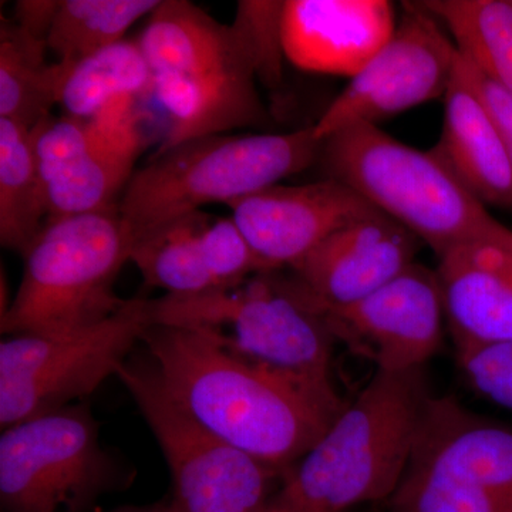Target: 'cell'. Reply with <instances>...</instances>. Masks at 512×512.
I'll return each instance as SVG.
<instances>
[{"instance_id":"cell-7","label":"cell","mask_w":512,"mask_h":512,"mask_svg":"<svg viewBox=\"0 0 512 512\" xmlns=\"http://www.w3.org/2000/svg\"><path fill=\"white\" fill-rule=\"evenodd\" d=\"M133 244L117 207L47 220L22 255V282L2 312V335L67 332L116 315L127 299L114 285Z\"/></svg>"},{"instance_id":"cell-11","label":"cell","mask_w":512,"mask_h":512,"mask_svg":"<svg viewBox=\"0 0 512 512\" xmlns=\"http://www.w3.org/2000/svg\"><path fill=\"white\" fill-rule=\"evenodd\" d=\"M458 49L436 18L403 3L389 42L312 124L316 140L357 126L390 119L429 101L444 99L453 82Z\"/></svg>"},{"instance_id":"cell-27","label":"cell","mask_w":512,"mask_h":512,"mask_svg":"<svg viewBox=\"0 0 512 512\" xmlns=\"http://www.w3.org/2000/svg\"><path fill=\"white\" fill-rule=\"evenodd\" d=\"M284 5L278 0H242L232 23L247 49L256 80L266 87L279 86L284 74Z\"/></svg>"},{"instance_id":"cell-3","label":"cell","mask_w":512,"mask_h":512,"mask_svg":"<svg viewBox=\"0 0 512 512\" xmlns=\"http://www.w3.org/2000/svg\"><path fill=\"white\" fill-rule=\"evenodd\" d=\"M150 325L194 330L229 355L316 392L339 396L332 382L336 340L325 309L279 271L197 295L143 299Z\"/></svg>"},{"instance_id":"cell-15","label":"cell","mask_w":512,"mask_h":512,"mask_svg":"<svg viewBox=\"0 0 512 512\" xmlns=\"http://www.w3.org/2000/svg\"><path fill=\"white\" fill-rule=\"evenodd\" d=\"M397 22L387 0H288L286 60L303 72L353 79L389 42Z\"/></svg>"},{"instance_id":"cell-17","label":"cell","mask_w":512,"mask_h":512,"mask_svg":"<svg viewBox=\"0 0 512 512\" xmlns=\"http://www.w3.org/2000/svg\"><path fill=\"white\" fill-rule=\"evenodd\" d=\"M407 468L512 494V427L433 396Z\"/></svg>"},{"instance_id":"cell-12","label":"cell","mask_w":512,"mask_h":512,"mask_svg":"<svg viewBox=\"0 0 512 512\" xmlns=\"http://www.w3.org/2000/svg\"><path fill=\"white\" fill-rule=\"evenodd\" d=\"M322 306L336 340L384 372L426 366L447 326L439 275L419 262L362 301Z\"/></svg>"},{"instance_id":"cell-16","label":"cell","mask_w":512,"mask_h":512,"mask_svg":"<svg viewBox=\"0 0 512 512\" xmlns=\"http://www.w3.org/2000/svg\"><path fill=\"white\" fill-rule=\"evenodd\" d=\"M437 259L454 346L512 342V229L458 245Z\"/></svg>"},{"instance_id":"cell-24","label":"cell","mask_w":512,"mask_h":512,"mask_svg":"<svg viewBox=\"0 0 512 512\" xmlns=\"http://www.w3.org/2000/svg\"><path fill=\"white\" fill-rule=\"evenodd\" d=\"M447 30L458 52L512 94L511 0H421Z\"/></svg>"},{"instance_id":"cell-23","label":"cell","mask_w":512,"mask_h":512,"mask_svg":"<svg viewBox=\"0 0 512 512\" xmlns=\"http://www.w3.org/2000/svg\"><path fill=\"white\" fill-rule=\"evenodd\" d=\"M47 218L45 187L28 127L0 119V242L25 254Z\"/></svg>"},{"instance_id":"cell-10","label":"cell","mask_w":512,"mask_h":512,"mask_svg":"<svg viewBox=\"0 0 512 512\" xmlns=\"http://www.w3.org/2000/svg\"><path fill=\"white\" fill-rule=\"evenodd\" d=\"M128 474L104 450L90 404L74 403L3 430L0 501L5 512H87Z\"/></svg>"},{"instance_id":"cell-33","label":"cell","mask_w":512,"mask_h":512,"mask_svg":"<svg viewBox=\"0 0 512 512\" xmlns=\"http://www.w3.org/2000/svg\"><path fill=\"white\" fill-rule=\"evenodd\" d=\"M511 3H512V0H511Z\"/></svg>"},{"instance_id":"cell-6","label":"cell","mask_w":512,"mask_h":512,"mask_svg":"<svg viewBox=\"0 0 512 512\" xmlns=\"http://www.w3.org/2000/svg\"><path fill=\"white\" fill-rule=\"evenodd\" d=\"M312 126L291 133L217 134L158 150L138 168L117 210L134 238L210 204L247 197L318 163Z\"/></svg>"},{"instance_id":"cell-1","label":"cell","mask_w":512,"mask_h":512,"mask_svg":"<svg viewBox=\"0 0 512 512\" xmlns=\"http://www.w3.org/2000/svg\"><path fill=\"white\" fill-rule=\"evenodd\" d=\"M141 343L185 412L285 477L346 406L340 396L316 392L229 355L194 330L148 326Z\"/></svg>"},{"instance_id":"cell-8","label":"cell","mask_w":512,"mask_h":512,"mask_svg":"<svg viewBox=\"0 0 512 512\" xmlns=\"http://www.w3.org/2000/svg\"><path fill=\"white\" fill-rule=\"evenodd\" d=\"M150 322L141 299L111 318L59 333H20L0 343L2 429L83 402L117 376Z\"/></svg>"},{"instance_id":"cell-14","label":"cell","mask_w":512,"mask_h":512,"mask_svg":"<svg viewBox=\"0 0 512 512\" xmlns=\"http://www.w3.org/2000/svg\"><path fill=\"white\" fill-rule=\"evenodd\" d=\"M420 245L409 229L376 212L330 235L291 271L322 305L343 308L406 271Z\"/></svg>"},{"instance_id":"cell-29","label":"cell","mask_w":512,"mask_h":512,"mask_svg":"<svg viewBox=\"0 0 512 512\" xmlns=\"http://www.w3.org/2000/svg\"><path fill=\"white\" fill-rule=\"evenodd\" d=\"M457 72L484 104L507 153L512 167V94L488 79L466 56L458 52Z\"/></svg>"},{"instance_id":"cell-20","label":"cell","mask_w":512,"mask_h":512,"mask_svg":"<svg viewBox=\"0 0 512 512\" xmlns=\"http://www.w3.org/2000/svg\"><path fill=\"white\" fill-rule=\"evenodd\" d=\"M212 215L195 211L141 232L130 261L146 285L165 295H197L220 288L212 268L208 229Z\"/></svg>"},{"instance_id":"cell-4","label":"cell","mask_w":512,"mask_h":512,"mask_svg":"<svg viewBox=\"0 0 512 512\" xmlns=\"http://www.w3.org/2000/svg\"><path fill=\"white\" fill-rule=\"evenodd\" d=\"M138 43L171 120L160 150L268 123L254 67L232 25L188 0H163Z\"/></svg>"},{"instance_id":"cell-25","label":"cell","mask_w":512,"mask_h":512,"mask_svg":"<svg viewBox=\"0 0 512 512\" xmlns=\"http://www.w3.org/2000/svg\"><path fill=\"white\" fill-rule=\"evenodd\" d=\"M158 5L157 0H59L47 49L57 62H79L124 40L127 30Z\"/></svg>"},{"instance_id":"cell-21","label":"cell","mask_w":512,"mask_h":512,"mask_svg":"<svg viewBox=\"0 0 512 512\" xmlns=\"http://www.w3.org/2000/svg\"><path fill=\"white\" fill-rule=\"evenodd\" d=\"M153 93V73L140 43L121 40L70 64L60 90L64 116L90 120L136 107L138 97Z\"/></svg>"},{"instance_id":"cell-22","label":"cell","mask_w":512,"mask_h":512,"mask_svg":"<svg viewBox=\"0 0 512 512\" xmlns=\"http://www.w3.org/2000/svg\"><path fill=\"white\" fill-rule=\"evenodd\" d=\"M47 43L15 22L0 30V119L32 130L59 106L70 64L46 62Z\"/></svg>"},{"instance_id":"cell-5","label":"cell","mask_w":512,"mask_h":512,"mask_svg":"<svg viewBox=\"0 0 512 512\" xmlns=\"http://www.w3.org/2000/svg\"><path fill=\"white\" fill-rule=\"evenodd\" d=\"M318 163L326 178L348 185L437 258L507 228L431 151L407 146L379 126L357 124L326 138Z\"/></svg>"},{"instance_id":"cell-19","label":"cell","mask_w":512,"mask_h":512,"mask_svg":"<svg viewBox=\"0 0 512 512\" xmlns=\"http://www.w3.org/2000/svg\"><path fill=\"white\" fill-rule=\"evenodd\" d=\"M138 119L66 165L45 183L47 220L93 214L117 207L143 151Z\"/></svg>"},{"instance_id":"cell-32","label":"cell","mask_w":512,"mask_h":512,"mask_svg":"<svg viewBox=\"0 0 512 512\" xmlns=\"http://www.w3.org/2000/svg\"><path fill=\"white\" fill-rule=\"evenodd\" d=\"M258 512H298L296 510H293L291 505H288L285 503V501H282L281 498H279V495L276 494L274 500L271 501L268 505H266L265 508H262L261 511Z\"/></svg>"},{"instance_id":"cell-2","label":"cell","mask_w":512,"mask_h":512,"mask_svg":"<svg viewBox=\"0 0 512 512\" xmlns=\"http://www.w3.org/2000/svg\"><path fill=\"white\" fill-rule=\"evenodd\" d=\"M431 397L424 367L376 370L286 474L279 498L298 512H343L392 498Z\"/></svg>"},{"instance_id":"cell-18","label":"cell","mask_w":512,"mask_h":512,"mask_svg":"<svg viewBox=\"0 0 512 512\" xmlns=\"http://www.w3.org/2000/svg\"><path fill=\"white\" fill-rule=\"evenodd\" d=\"M443 100V128L431 153L485 207L512 210V167L503 141L457 64Z\"/></svg>"},{"instance_id":"cell-31","label":"cell","mask_w":512,"mask_h":512,"mask_svg":"<svg viewBox=\"0 0 512 512\" xmlns=\"http://www.w3.org/2000/svg\"><path fill=\"white\" fill-rule=\"evenodd\" d=\"M111 512H183L177 503L171 498L168 501L147 505V507H123Z\"/></svg>"},{"instance_id":"cell-13","label":"cell","mask_w":512,"mask_h":512,"mask_svg":"<svg viewBox=\"0 0 512 512\" xmlns=\"http://www.w3.org/2000/svg\"><path fill=\"white\" fill-rule=\"evenodd\" d=\"M227 207L249 247L271 272L292 268L339 229L380 212L332 178L272 185Z\"/></svg>"},{"instance_id":"cell-26","label":"cell","mask_w":512,"mask_h":512,"mask_svg":"<svg viewBox=\"0 0 512 512\" xmlns=\"http://www.w3.org/2000/svg\"><path fill=\"white\" fill-rule=\"evenodd\" d=\"M390 512H512V494L407 468Z\"/></svg>"},{"instance_id":"cell-9","label":"cell","mask_w":512,"mask_h":512,"mask_svg":"<svg viewBox=\"0 0 512 512\" xmlns=\"http://www.w3.org/2000/svg\"><path fill=\"white\" fill-rule=\"evenodd\" d=\"M116 377L160 444L181 511L258 512L274 500L284 474L225 443L185 412L147 355L130 356Z\"/></svg>"},{"instance_id":"cell-30","label":"cell","mask_w":512,"mask_h":512,"mask_svg":"<svg viewBox=\"0 0 512 512\" xmlns=\"http://www.w3.org/2000/svg\"><path fill=\"white\" fill-rule=\"evenodd\" d=\"M59 2L52 0H23L15 5V23L26 33L47 43L50 26Z\"/></svg>"},{"instance_id":"cell-28","label":"cell","mask_w":512,"mask_h":512,"mask_svg":"<svg viewBox=\"0 0 512 512\" xmlns=\"http://www.w3.org/2000/svg\"><path fill=\"white\" fill-rule=\"evenodd\" d=\"M456 355L468 384L512 412V342L456 346Z\"/></svg>"}]
</instances>
